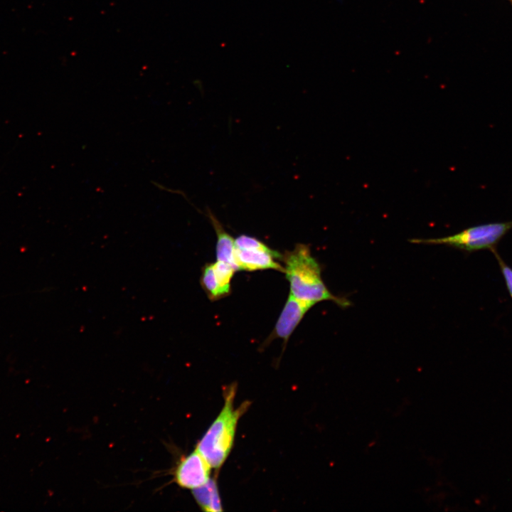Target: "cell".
Wrapping results in <instances>:
<instances>
[{
  "label": "cell",
  "instance_id": "7a4b0ae2",
  "mask_svg": "<svg viewBox=\"0 0 512 512\" xmlns=\"http://www.w3.org/2000/svg\"><path fill=\"white\" fill-rule=\"evenodd\" d=\"M237 385L233 383L223 391L224 405L220 413L197 444L196 449L209 462L212 468L219 469L229 456L237 426L241 416L250 406V402L235 407Z\"/></svg>",
  "mask_w": 512,
  "mask_h": 512
},
{
  "label": "cell",
  "instance_id": "ba28073f",
  "mask_svg": "<svg viewBox=\"0 0 512 512\" xmlns=\"http://www.w3.org/2000/svg\"><path fill=\"white\" fill-rule=\"evenodd\" d=\"M207 216L217 235V260L229 263L238 270L234 260L235 239L225 231L220 222L209 209L207 210Z\"/></svg>",
  "mask_w": 512,
  "mask_h": 512
},
{
  "label": "cell",
  "instance_id": "8992f818",
  "mask_svg": "<svg viewBox=\"0 0 512 512\" xmlns=\"http://www.w3.org/2000/svg\"><path fill=\"white\" fill-rule=\"evenodd\" d=\"M235 271L230 264L218 260L203 267L201 284L211 301L220 299L230 293V282Z\"/></svg>",
  "mask_w": 512,
  "mask_h": 512
},
{
  "label": "cell",
  "instance_id": "277c9868",
  "mask_svg": "<svg viewBox=\"0 0 512 512\" xmlns=\"http://www.w3.org/2000/svg\"><path fill=\"white\" fill-rule=\"evenodd\" d=\"M282 257L277 251L254 237L241 235L235 239L234 260L238 270L270 269L284 273V267L276 261Z\"/></svg>",
  "mask_w": 512,
  "mask_h": 512
},
{
  "label": "cell",
  "instance_id": "5b68a950",
  "mask_svg": "<svg viewBox=\"0 0 512 512\" xmlns=\"http://www.w3.org/2000/svg\"><path fill=\"white\" fill-rule=\"evenodd\" d=\"M212 466L197 450L183 457L176 466L175 479L182 488L195 489L210 479Z\"/></svg>",
  "mask_w": 512,
  "mask_h": 512
},
{
  "label": "cell",
  "instance_id": "9c48e42d",
  "mask_svg": "<svg viewBox=\"0 0 512 512\" xmlns=\"http://www.w3.org/2000/svg\"><path fill=\"white\" fill-rule=\"evenodd\" d=\"M193 496L198 506L206 512L223 511L215 478L210 479L204 485L193 489Z\"/></svg>",
  "mask_w": 512,
  "mask_h": 512
},
{
  "label": "cell",
  "instance_id": "30bf717a",
  "mask_svg": "<svg viewBox=\"0 0 512 512\" xmlns=\"http://www.w3.org/2000/svg\"><path fill=\"white\" fill-rule=\"evenodd\" d=\"M491 251L493 252L498 261L507 289L512 299V268L501 258L497 252L496 248H494Z\"/></svg>",
  "mask_w": 512,
  "mask_h": 512
},
{
  "label": "cell",
  "instance_id": "3957f363",
  "mask_svg": "<svg viewBox=\"0 0 512 512\" xmlns=\"http://www.w3.org/2000/svg\"><path fill=\"white\" fill-rule=\"evenodd\" d=\"M512 229V220L481 224L452 235L433 239H413L411 242L447 245L467 252L496 248L501 238Z\"/></svg>",
  "mask_w": 512,
  "mask_h": 512
},
{
  "label": "cell",
  "instance_id": "6da1fadb",
  "mask_svg": "<svg viewBox=\"0 0 512 512\" xmlns=\"http://www.w3.org/2000/svg\"><path fill=\"white\" fill-rule=\"evenodd\" d=\"M282 259L284 262V273L289 282V294L293 297L312 305L325 300L333 301L342 307L349 305L348 300L336 297L327 289L321 277L320 266L308 245H296Z\"/></svg>",
  "mask_w": 512,
  "mask_h": 512
},
{
  "label": "cell",
  "instance_id": "52a82bcc",
  "mask_svg": "<svg viewBox=\"0 0 512 512\" xmlns=\"http://www.w3.org/2000/svg\"><path fill=\"white\" fill-rule=\"evenodd\" d=\"M313 306L289 294L273 331L265 343L267 344L277 338H282L287 343L304 314Z\"/></svg>",
  "mask_w": 512,
  "mask_h": 512
}]
</instances>
